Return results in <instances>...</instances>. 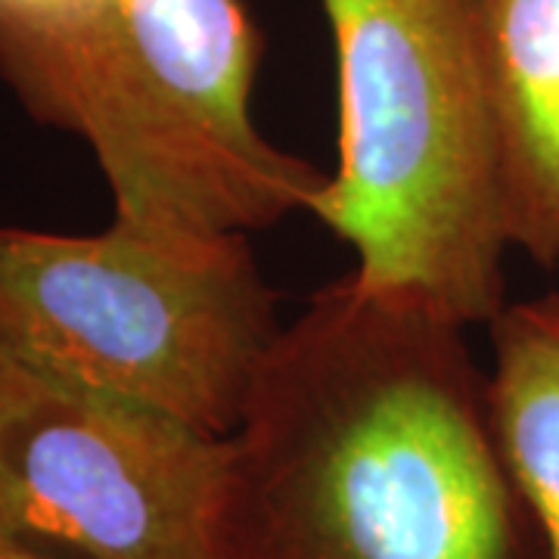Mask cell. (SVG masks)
Returning <instances> with one entry per match:
<instances>
[{"label": "cell", "mask_w": 559, "mask_h": 559, "mask_svg": "<svg viewBox=\"0 0 559 559\" xmlns=\"http://www.w3.org/2000/svg\"><path fill=\"white\" fill-rule=\"evenodd\" d=\"M259 53L242 0H0V79L91 146L116 221L159 237L318 212L330 171L252 119Z\"/></svg>", "instance_id": "2"}, {"label": "cell", "mask_w": 559, "mask_h": 559, "mask_svg": "<svg viewBox=\"0 0 559 559\" xmlns=\"http://www.w3.org/2000/svg\"><path fill=\"white\" fill-rule=\"evenodd\" d=\"M466 330L355 271L318 289L227 436L215 559H544Z\"/></svg>", "instance_id": "1"}, {"label": "cell", "mask_w": 559, "mask_h": 559, "mask_svg": "<svg viewBox=\"0 0 559 559\" xmlns=\"http://www.w3.org/2000/svg\"><path fill=\"white\" fill-rule=\"evenodd\" d=\"M0 559H53V557L40 554V550H35V547L16 544V540L0 538Z\"/></svg>", "instance_id": "8"}, {"label": "cell", "mask_w": 559, "mask_h": 559, "mask_svg": "<svg viewBox=\"0 0 559 559\" xmlns=\"http://www.w3.org/2000/svg\"><path fill=\"white\" fill-rule=\"evenodd\" d=\"M340 66V168L318 202L355 274L463 326L503 311L510 252L463 0H323Z\"/></svg>", "instance_id": "3"}, {"label": "cell", "mask_w": 559, "mask_h": 559, "mask_svg": "<svg viewBox=\"0 0 559 559\" xmlns=\"http://www.w3.org/2000/svg\"><path fill=\"white\" fill-rule=\"evenodd\" d=\"M557 274H559V264H557Z\"/></svg>", "instance_id": "9"}, {"label": "cell", "mask_w": 559, "mask_h": 559, "mask_svg": "<svg viewBox=\"0 0 559 559\" xmlns=\"http://www.w3.org/2000/svg\"><path fill=\"white\" fill-rule=\"evenodd\" d=\"M227 436L0 336V538L79 559H215Z\"/></svg>", "instance_id": "5"}, {"label": "cell", "mask_w": 559, "mask_h": 559, "mask_svg": "<svg viewBox=\"0 0 559 559\" xmlns=\"http://www.w3.org/2000/svg\"><path fill=\"white\" fill-rule=\"evenodd\" d=\"M488 330L500 448L535 516L544 559H559V289L503 305Z\"/></svg>", "instance_id": "7"}, {"label": "cell", "mask_w": 559, "mask_h": 559, "mask_svg": "<svg viewBox=\"0 0 559 559\" xmlns=\"http://www.w3.org/2000/svg\"><path fill=\"white\" fill-rule=\"evenodd\" d=\"M510 249L559 264V0H463Z\"/></svg>", "instance_id": "6"}, {"label": "cell", "mask_w": 559, "mask_h": 559, "mask_svg": "<svg viewBox=\"0 0 559 559\" xmlns=\"http://www.w3.org/2000/svg\"><path fill=\"white\" fill-rule=\"evenodd\" d=\"M280 330L277 293L249 234L0 224V336L197 429L234 432Z\"/></svg>", "instance_id": "4"}]
</instances>
